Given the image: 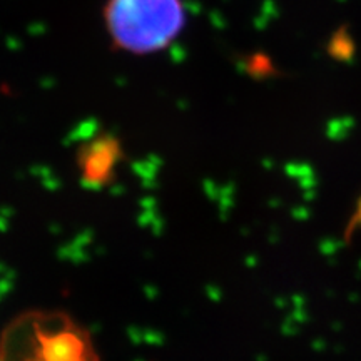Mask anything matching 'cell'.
<instances>
[{"mask_svg":"<svg viewBox=\"0 0 361 361\" xmlns=\"http://www.w3.org/2000/svg\"><path fill=\"white\" fill-rule=\"evenodd\" d=\"M0 361H99L90 336L61 313H29L4 333Z\"/></svg>","mask_w":361,"mask_h":361,"instance_id":"cell-2","label":"cell"},{"mask_svg":"<svg viewBox=\"0 0 361 361\" xmlns=\"http://www.w3.org/2000/svg\"><path fill=\"white\" fill-rule=\"evenodd\" d=\"M101 19L116 51L151 56L178 40L188 11L184 0H104Z\"/></svg>","mask_w":361,"mask_h":361,"instance_id":"cell-1","label":"cell"},{"mask_svg":"<svg viewBox=\"0 0 361 361\" xmlns=\"http://www.w3.org/2000/svg\"><path fill=\"white\" fill-rule=\"evenodd\" d=\"M121 159V144L112 135H99L79 151V169L89 184H104L114 174Z\"/></svg>","mask_w":361,"mask_h":361,"instance_id":"cell-3","label":"cell"}]
</instances>
